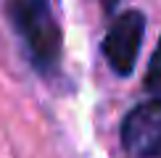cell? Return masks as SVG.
<instances>
[{
	"mask_svg": "<svg viewBox=\"0 0 161 158\" xmlns=\"http://www.w3.org/2000/svg\"><path fill=\"white\" fill-rule=\"evenodd\" d=\"M8 16L19 32L32 66L40 74L58 69L64 50V32L50 0H8Z\"/></svg>",
	"mask_w": 161,
	"mask_h": 158,
	"instance_id": "cell-1",
	"label": "cell"
},
{
	"mask_svg": "<svg viewBox=\"0 0 161 158\" xmlns=\"http://www.w3.org/2000/svg\"><path fill=\"white\" fill-rule=\"evenodd\" d=\"M100 5H103V11H106V13H111V11H116L119 0H100Z\"/></svg>",
	"mask_w": 161,
	"mask_h": 158,
	"instance_id": "cell-5",
	"label": "cell"
},
{
	"mask_svg": "<svg viewBox=\"0 0 161 158\" xmlns=\"http://www.w3.org/2000/svg\"><path fill=\"white\" fill-rule=\"evenodd\" d=\"M122 148L132 158H153L161 153V97L145 100L127 113Z\"/></svg>",
	"mask_w": 161,
	"mask_h": 158,
	"instance_id": "cell-3",
	"label": "cell"
},
{
	"mask_svg": "<svg viewBox=\"0 0 161 158\" xmlns=\"http://www.w3.org/2000/svg\"><path fill=\"white\" fill-rule=\"evenodd\" d=\"M145 34V16L140 11H127L114 18L103 37V55L116 76H130L135 71L140 45Z\"/></svg>",
	"mask_w": 161,
	"mask_h": 158,
	"instance_id": "cell-2",
	"label": "cell"
},
{
	"mask_svg": "<svg viewBox=\"0 0 161 158\" xmlns=\"http://www.w3.org/2000/svg\"><path fill=\"white\" fill-rule=\"evenodd\" d=\"M145 90L153 92V95H161V37H158V45L151 55V63H148V71H145Z\"/></svg>",
	"mask_w": 161,
	"mask_h": 158,
	"instance_id": "cell-4",
	"label": "cell"
}]
</instances>
